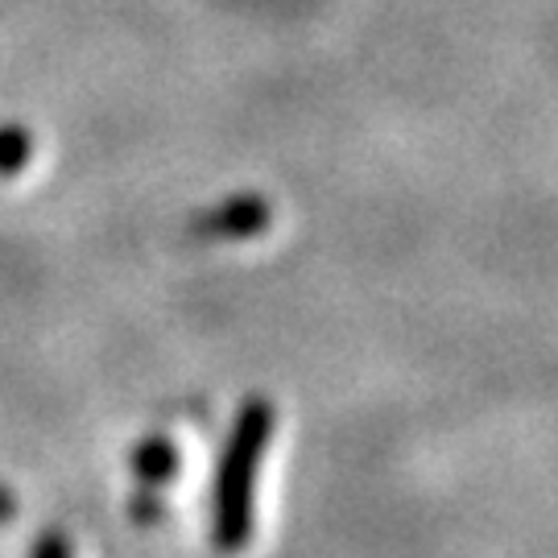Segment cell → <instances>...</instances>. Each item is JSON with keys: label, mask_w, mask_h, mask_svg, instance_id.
I'll use <instances>...</instances> for the list:
<instances>
[{"label": "cell", "mask_w": 558, "mask_h": 558, "mask_svg": "<svg viewBox=\"0 0 558 558\" xmlns=\"http://www.w3.org/2000/svg\"><path fill=\"white\" fill-rule=\"evenodd\" d=\"M274 435V405L248 398L240 405L236 426L223 442L216 484H211V542L223 555H236L253 542L257 530V476L265 447Z\"/></svg>", "instance_id": "cell-1"}, {"label": "cell", "mask_w": 558, "mask_h": 558, "mask_svg": "<svg viewBox=\"0 0 558 558\" xmlns=\"http://www.w3.org/2000/svg\"><path fill=\"white\" fill-rule=\"evenodd\" d=\"M274 223V207L265 195H232V199L216 203L191 220V236L195 240H253L269 232Z\"/></svg>", "instance_id": "cell-2"}, {"label": "cell", "mask_w": 558, "mask_h": 558, "mask_svg": "<svg viewBox=\"0 0 558 558\" xmlns=\"http://www.w3.org/2000/svg\"><path fill=\"white\" fill-rule=\"evenodd\" d=\"M129 463H133V476H137L141 488H166L170 480L179 476L182 456L166 435H149V439L137 442V451H133Z\"/></svg>", "instance_id": "cell-3"}, {"label": "cell", "mask_w": 558, "mask_h": 558, "mask_svg": "<svg viewBox=\"0 0 558 558\" xmlns=\"http://www.w3.org/2000/svg\"><path fill=\"white\" fill-rule=\"evenodd\" d=\"M34 158V137L21 124H0V179H17Z\"/></svg>", "instance_id": "cell-4"}, {"label": "cell", "mask_w": 558, "mask_h": 558, "mask_svg": "<svg viewBox=\"0 0 558 558\" xmlns=\"http://www.w3.org/2000/svg\"><path fill=\"white\" fill-rule=\"evenodd\" d=\"M34 558H71V538L59 534V530L41 534L38 546H34Z\"/></svg>", "instance_id": "cell-5"}, {"label": "cell", "mask_w": 558, "mask_h": 558, "mask_svg": "<svg viewBox=\"0 0 558 558\" xmlns=\"http://www.w3.org/2000/svg\"><path fill=\"white\" fill-rule=\"evenodd\" d=\"M133 513H137V521L145 525V521L166 518V505H161V500H149V505H145V497H137V500H133Z\"/></svg>", "instance_id": "cell-6"}, {"label": "cell", "mask_w": 558, "mask_h": 558, "mask_svg": "<svg viewBox=\"0 0 558 558\" xmlns=\"http://www.w3.org/2000/svg\"><path fill=\"white\" fill-rule=\"evenodd\" d=\"M13 518H17V497H13V493L0 484V525H9Z\"/></svg>", "instance_id": "cell-7"}]
</instances>
